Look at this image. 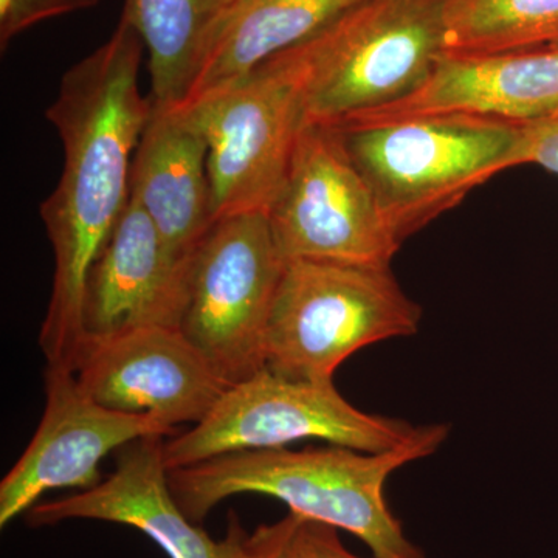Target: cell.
I'll use <instances>...</instances> for the list:
<instances>
[{"label":"cell","instance_id":"15","mask_svg":"<svg viewBox=\"0 0 558 558\" xmlns=\"http://www.w3.org/2000/svg\"><path fill=\"white\" fill-rule=\"evenodd\" d=\"M130 197L153 220L171 258L189 266L215 220L207 142L185 108L153 105L132 159Z\"/></svg>","mask_w":558,"mask_h":558},{"label":"cell","instance_id":"14","mask_svg":"<svg viewBox=\"0 0 558 558\" xmlns=\"http://www.w3.org/2000/svg\"><path fill=\"white\" fill-rule=\"evenodd\" d=\"M556 110L558 49L476 57L444 54L427 83L410 97L336 128L427 116H469L526 124Z\"/></svg>","mask_w":558,"mask_h":558},{"label":"cell","instance_id":"8","mask_svg":"<svg viewBox=\"0 0 558 558\" xmlns=\"http://www.w3.org/2000/svg\"><path fill=\"white\" fill-rule=\"evenodd\" d=\"M286 260L266 213L215 220L186 270L179 330L229 385L266 368V330Z\"/></svg>","mask_w":558,"mask_h":558},{"label":"cell","instance_id":"1","mask_svg":"<svg viewBox=\"0 0 558 558\" xmlns=\"http://www.w3.org/2000/svg\"><path fill=\"white\" fill-rule=\"evenodd\" d=\"M142 53L138 33L120 20L102 46L65 72L46 110L64 149L60 182L40 205L54 256L39 333L47 365L75 368L87 275L130 202L132 153L153 110L138 89Z\"/></svg>","mask_w":558,"mask_h":558},{"label":"cell","instance_id":"19","mask_svg":"<svg viewBox=\"0 0 558 558\" xmlns=\"http://www.w3.org/2000/svg\"><path fill=\"white\" fill-rule=\"evenodd\" d=\"M301 520L303 517L290 512L286 519L248 534L231 515L227 527L233 532L234 558H310L300 543Z\"/></svg>","mask_w":558,"mask_h":558},{"label":"cell","instance_id":"11","mask_svg":"<svg viewBox=\"0 0 558 558\" xmlns=\"http://www.w3.org/2000/svg\"><path fill=\"white\" fill-rule=\"evenodd\" d=\"M73 369L81 389L105 409L148 414L171 429L186 422L199 424L231 387L170 326L87 341Z\"/></svg>","mask_w":558,"mask_h":558},{"label":"cell","instance_id":"16","mask_svg":"<svg viewBox=\"0 0 558 558\" xmlns=\"http://www.w3.org/2000/svg\"><path fill=\"white\" fill-rule=\"evenodd\" d=\"M360 2L240 0L213 44L189 105L307 43Z\"/></svg>","mask_w":558,"mask_h":558},{"label":"cell","instance_id":"9","mask_svg":"<svg viewBox=\"0 0 558 558\" xmlns=\"http://www.w3.org/2000/svg\"><path fill=\"white\" fill-rule=\"evenodd\" d=\"M282 259L391 266L396 238L339 132L306 123L269 211Z\"/></svg>","mask_w":558,"mask_h":558},{"label":"cell","instance_id":"3","mask_svg":"<svg viewBox=\"0 0 558 558\" xmlns=\"http://www.w3.org/2000/svg\"><path fill=\"white\" fill-rule=\"evenodd\" d=\"M521 124L427 116L333 128L400 242L515 168Z\"/></svg>","mask_w":558,"mask_h":558},{"label":"cell","instance_id":"10","mask_svg":"<svg viewBox=\"0 0 558 558\" xmlns=\"http://www.w3.org/2000/svg\"><path fill=\"white\" fill-rule=\"evenodd\" d=\"M46 409L27 450L0 483V527L60 488L89 490L101 483L100 462L135 440L170 435L148 414L105 409L81 389L75 371L47 365Z\"/></svg>","mask_w":558,"mask_h":558},{"label":"cell","instance_id":"4","mask_svg":"<svg viewBox=\"0 0 558 558\" xmlns=\"http://www.w3.org/2000/svg\"><path fill=\"white\" fill-rule=\"evenodd\" d=\"M421 319L391 266L289 260L267 322L266 368L328 384L360 349L414 336Z\"/></svg>","mask_w":558,"mask_h":558},{"label":"cell","instance_id":"6","mask_svg":"<svg viewBox=\"0 0 558 558\" xmlns=\"http://www.w3.org/2000/svg\"><path fill=\"white\" fill-rule=\"evenodd\" d=\"M307 60L293 47L185 106L208 146L213 220L266 213L306 124Z\"/></svg>","mask_w":558,"mask_h":558},{"label":"cell","instance_id":"21","mask_svg":"<svg viewBox=\"0 0 558 558\" xmlns=\"http://www.w3.org/2000/svg\"><path fill=\"white\" fill-rule=\"evenodd\" d=\"M537 165L558 175V110L543 119L521 124L515 167Z\"/></svg>","mask_w":558,"mask_h":558},{"label":"cell","instance_id":"12","mask_svg":"<svg viewBox=\"0 0 558 558\" xmlns=\"http://www.w3.org/2000/svg\"><path fill=\"white\" fill-rule=\"evenodd\" d=\"M186 270L189 266L171 258L145 209L130 197L87 275L83 344L146 326L178 329Z\"/></svg>","mask_w":558,"mask_h":558},{"label":"cell","instance_id":"17","mask_svg":"<svg viewBox=\"0 0 558 558\" xmlns=\"http://www.w3.org/2000/svg\"><path fill=\"white\" fill-rule=\"evenodd\" d=\"M240 0H126L121 20L149 53L150 101L157 108L189 105L213 44Z\"/></svg>","mask_w":558,"mask_h":558},{"label":"cell","instance_id":"5","mask_svg":"<svg viewBox=\"0 0 558 558\" xmlns=\"http://www.w3.org/2000/svg\"><path fill=\"white\" fill-rule=\"evenodd\" d=\"M446 0H362L301 44L306 123L336 128L421 89L446 54Z\"/></svg>","mask_w":558,"mask_h":558},{"label":"cell","instance_id":"22","mask_svg":"<svg viewBox=\"0 0 558 558\" xmlns=\"http://www.w3.org/2000/svg\"><path fill=\"white\" fill-rule=\"evenodd\" d=\"M300 543L310 558H362L344 548L336 527L317 521L301 520Z\"/></svg>","mask_w":558,"mask_h":558},{"label":"cell","instance_id":"2","mask_svg":"<svg viewBox=\"0 0 558 558\" xmlns=\"http://www.w3.org/2000/svg\"><path fill=\"white\" fill-rule=\"evenodd\" d=\"M449 432L446 424L418 425L402 446L379 453L340 446L238 451L168 470V486L194 523L223 499L266 495L303 519L355 535L376 558H424L389 510L385 483L396 470L435 453Z\"/></svg>","mask_w":558,"mask_h":558},{"label":"cell","instance_id":"7","mask_svg":"<svg viewBox=\"0 0 558 558\" xmlns=\"http://www.w3.org/2000/svg\"><path fill=\"white\" fill-rule=\"evenodd\" d=\"M417 427L355 409L328 384L286 379L264 368L231 385L215 409L190 432L163 442L167 470L190 468L222 454L286 449L299 440L360 451H387Z\"/></svg>","mask_w":558,"mask_h":558},{"label":"cell","instance_id":"20","mask_svg":"<svg viewBox=\"0 0 558 558\" xmlns=\"http://www.w3.org/2000/svg\"><path fill=\"white\" fill-rule=\"evenodd\" d=\"M98 0H0V46L33 25L62 14L92 9Z\"/></svg>","mask_w":558,"mask_h":558},{"label":"cell","instance_id":"18","mask_svg":"<svg viewBox=\"0 0 558 558\" xmlns=\"http://www.w3.org/2000/svg\"><path fill=\"white\" fill-rule=\"evenodd\" d=\"M446 54L558 49V0H446Z\"/></svg>","mask_w":558,"mask_h":558},{"label":"cell","instance_id":"13","mask_svg":"<svg viewBox=\"0 0 558 558\" xmlns=\"http://www.w3.org/2000/svg\"><path fill=\"white\" fill-rule=\"evenodd\" d=\"M32 527L69 520L108 521L137 529L170 558H234V537L216 542L180 509L168 486L161 436L135 440L121 450L112 475L97 487L28 510Z\"/></svg>","mask_w":558,"mask_h":558}]
</instances>
